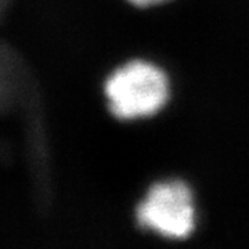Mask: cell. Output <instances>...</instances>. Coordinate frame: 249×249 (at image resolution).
Listing matches in <instances>:
<instances>
[{
	"label": "cell",
	"mask_w": 249,
	"mask_h": 249,
	"mask_svg": "<svg viewBox=\"0 0 249 249\" xmlns=\"http://www.w3.org/2000/svg\"><path fill=\"white\" fill-rule=\"evenodd\" d=\"M111 112L121 119L155 114L168 98V80L155 65L132 61L116 70L106 82Z\"/></svg>",
	"instance_id": "obj_1"
},
{
	"label": "cell",
	"mask_w": 249,
	"mask_h": 249,
	"mask_svg": "<svg viewBox=\"0 0 249 249\" xmlns=\"http://www.w3.org/2000/svg\"><path fill=\"white\" fill-rule=\"evenodd\" d=\"M137 222L168 238H186L194 229V206L183 181H165L150 188L137 208Z\"/></svg>",
	"instance_id": "obj_2"
},
{
	"label": "cell",
	"mask_w": 249,
	"mask_h": 249,
	"mask_svg": "<svg viewBox=\"0 0 249 249\" xmlns=\"http://www.w3.org/2000/svg\"><path fill=\"white\" fill-rule=\"evenodd\" d=\"M129 1L136 4V6H140V7H147V6H151V4L162 3V1H165V0H129Z\"/></svg>",
	"instance_id": "obj_3"
}]
</instances>
